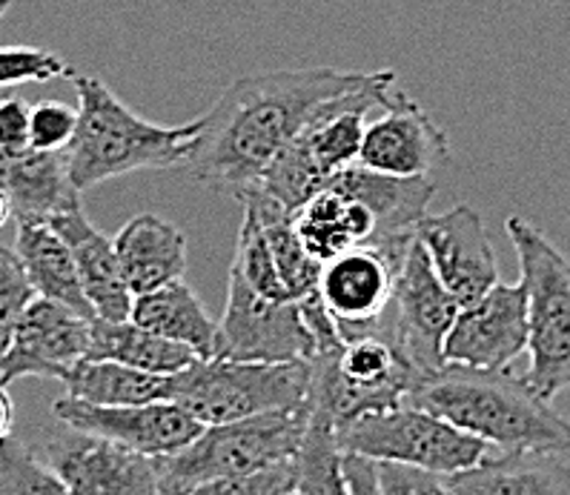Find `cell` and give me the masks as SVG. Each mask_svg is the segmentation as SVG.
Returning a JSON list of instances; mask_svg holds the SVG:
<instances>
[{
	"instance_id": "cell-1",
	"label": "cell",
	"mask_w": 570,
	"mask_h": 495,
	"mask_svg": "<svg viewBox=\"0 0 570 495\" xmlns=\"http://www.w3.org/2000/svg\"><path fill=\"white\" fill-rule=\"evenodd\" d=\"M373 72L333 67L278 69L229 83L204 118L184 169L215 192H247L273 158L316 121L324 107L367 87Z\"/></svg>"
},
{
	"instance_id": "cell-21",
	"label": "cell",
	"mask_w": 570,
	"mask_h": 495,
	"mask_svg": "<svg viewBox=\"0 0 570 495\" xmlns=\"http://www.w3.org/2000/svg\"><path fill=\"white\" fill-rule=\"evenodd\" d=\"M448 484L456 495H570V462L562 453L488 455Z\"/></svg>"
},
{
	"instance_id": "cell-8",
	"label": "cell",
	"mask_w": 570,
	"mask_h": 495,
	"mask_svg": "<svg viewBox=\"0 0 570 495\" xmlns=\"http://www.w3.org/2000/svg\"><path fill=\"white\" fill-rule=\"evenodd\" d=\"M462 304L439 281L419 238L396 269L393 301L373 333L396 344L419 375L444 367L442 347Z\"/></svg>"
},
{
	"instance_id": "cell-7",
	"label": "cell",
	"mask_w": 570,
	"mask_h": 495,
	"mask_svg": "<svg viewBox=\"0 0 570 495\" xmlns=\"http://www.w3.org/2000/svg\"><path fill=\"white\" fill-rule=\"evenodd\" d=\"M336 435L344 453L364 455L373 462L407 464L439 475L476 467L490 455L488 442L407 402L362 415Z\"/></svg>"
},
{
	"instance_id": "cell-32",
	"label": "cell",
	"mask_w": 570,
	"mask_h": 495,
	"mask_svg": "<svg viewBox=\"0 0 570 495\" xmlns=\"http://www.w3.org/2000/svg\"><path fill=\"white\" fill-rule=\"evenodd\" d=\"M72 67L61 55L38 47H3L0 49V87L18 83H47L55 78H72Z\"/></svg>"
},
{
	"instance_id": "cell-12",
	"label": "cell",
	"mask_w": 570,
	"mask_h": 495,
	"mask_svg": "<svg viewBox=\"0 0 570 495\" xmlns=\"http://www.w3.org/2000/svg\"><path fill=\"white\" fill-rule=\"evenodd\" d=\"M43 458L72 495H161L155 458L101 435L63 427L47 442Z\"/></svg>"
},
{
	"instance_id": "cell-9",
	"label": "cell",
	"mask_w": 570,
	"mask_h": 495,
	"mask_svg": "<svg viewBox=\"0 0 570 495\" xmlns=\"http://www.w3.org/2000/svg\"><path fill=\"white\" fill-rule=\"evenodd\" d=\"M218 329V358L229 362L287 364L309 362L318 355L302 304L255 293L235 267H229L227 309Z\"/></svg>"
},
{
	"instance_id": "cell-24",
	"label": "cell",
	"mask_w": 570,
	"mask_h": 495,
	"mask_svg": "<svg viewBox=\"0 0 570 495\" xmlns=\"http://www.w3.org/2000/svg\"><path fill=\"white\" fill-rule=\"evenodd\" d=\"M296 232L318 264L333 261L336 255L347 253L350 247L370 244L376 238L379 224L367 207L336 192V189H324L309 204H304L293 215Z\"/></svg>"
},
{
	"instance_id": "cell-17",
	"label": "cell",
	"mask_w": 570,
	"mask_h": 495,
	"mask_svg": "<svg viewBox=\"0 0 570 495\" xmlns=\"http://www.w3.org/2000/svg\"><path fill=\"white\" fill-rule=\"evenodd\" d=\"M327 187L373 212L379 232L370 244L396 261H404L410 244L416 241V224L428 218V207L436 195L430 178H396V175L373 172L362 164L333 175Z\"/></svg>"
},
{
	"instance_id": "cell-36",
	"label": "cell",
	"mask_w": 570,
	"mask_h": 495,
	"mask_svg": "<svg viewBox=\"0 0 570 495\" xmlns=\"http://www.w3.org/2000/svg\"><path fill=\"white\" fill-rule=\"evenodd\" d=\"M29 121H32V107L18 95H7L0 101V149L7 152L29 149Z\"/></svg>"
},
{
	"instance_id": "cell-11",
	"label": "cell",
	"mask_w": 570,
	"mask_h": 495,
	"mask_svg": "<svg viewBox=\"0 0 570 495\" xmlns=\"http://www.w3.org/2000/svg\"><path fill=\"white\" fill-rule=\"evenodd\" d=\"M92 321L52 298H35L14 329L9 349L0 355V384L18 378H58L89 358Z\"/></svg>"
},
{
	"instance_id": "cell-33",
	"label": "cell",
	"mask_w": 570,
	"mask_h": 495,
	"mask_svg": "<svg viewBox=\"0 0 570 495\" xmlns=\"http://www.w3.org/2000/svg\"><path fill=\"white\" fill-rule=\"evenodd\" d=\"M78 129V109L61 101H41L32 107L29 147L38 152H67Z\"/></svg>"
},
{
	"instance_id": "cell-15",
	"label": "cell",
	"mask_w": 570,
	"mask_h": 495,
	"mask_svg": "<svg viewBox=\"0 0 570 495\" xmlns=\"http://www.w3.org/2000/svg\"><path fill=\"white\" fill-rule=\"evenodd\" d=\"M448 158L444 129L407 92L393 89L387 107L367 123L358 164L396 178H428Z\"/></svg>"
},
{
	"instance_id": "cell-29",
	"label": "cell",
	"mask_w": 570,
	"mask_h": 495,
	"mask_svg": "<svg viewBox=\"0 0 570 495\" xmlns=\"http://www.w3.org/2000/svg\"><path fill=\"white\" fill-rule=\"evenodd\" d=\"M0 495H72L47 458L9 435L0 442Z\"/></svg>"
},
{
	"instance_id": "cell-3",
	"label": "cell",
	"mask_w": 570,
	"mask_h": 495,
	"mask_svg": "<svg viewBox=\"0 0 570 495\" xmlns=\"http://www.w3.org/2000/svg\"><path fill=\"white\" fill-rule=\"evenodd\" d=\"M78 92V129L67 149L69 178L78 192L141 169L184 167L204 118L164 127L138 112L92 75H72Z\"/></svg>"
},
{
	"instance_id": "cell-40",
	"label": "cell",
	"mask_w": 570,
	"mask_h": 495,
	"mask_svg": "<svg viewBox=\"0 0 570 495\" xmlns=\"http://www.w3.org/2000/svg\"><path fill=\"white\" fill-rule=\"evenodd\" d=\"M9 7H12V0H0V18L9 12Z\"/></svg>"
},
{
	"instance_id": "cell-31",
	"label": "cell",
	"mask_w": 570,
	"mask_h": 495,
	"mask_svg": "<svg viewBox=\"0 0 570 495\" xmlns=\"http://www.w3.org/2000/svg\"><path fill=\"white\" fill-rule=\"evenodd\" d=\"M35 298L38 293L29 284L27 269H23L14 247L9 249L7 244H0V355L9 349L14 329Z\"/></svg>"
},
{
	"instance_id": "cell-41",
	"label": "cell",
	"mask_w": 570,
	"mask_h": 495,
	"mask_svg": "<svg viewBox=\"0 0 570 495\" xmlns=\"http://www.w3.org/2000/svg\"><path fill=\"white\" fill-rule=\"evenodd\" d=\"M275 495H296V489H282V493H275Z\"/></svg>"
},
{
	"instance_id": "cell-28",
	"label": "cell",
	"mask_w": 570,
	"mask_h": 495,
	"mask_svg": "<svg viewBox=\"0 0 570 495\" xmlns=\"http://www.w3.org/2000/svg\"><path fill=\"white\" fill-rule=\"evenodd\" d=\"M309 413V409H307ZM298 495H350L344 475V449L338 447L336 427L318 413H309L307 433L296 458Z\"/></svg>"
},
{
	"instance_id": "cell-16",
	"label": "cell",
	"mask_w": 570,
	"mask_h": 495,
	"mask_svg": "<svg viewBox=\"0 0 570 495\" xmlns=\"http://www.w3.org/2000/svg\"><path fill=\"white\" fill-rule=\"evenodd\" d=\"M402 261L390 258L373 244H358L333 261L322 264L318 295L336 318L342 338L367 335L379 327L393 301V284Z\"/></svg>"
},
{
	"instance_id": "cell-20",
	"label": "cell",
	"mask_w": 570,
	"mask_h": 495,
	"mask_svg": "<svg viewBox=\"0 0 570 495\" xmlns=\"http://www.w3.org/2000/svg\"><path fill=\"white\" fill-rule=\"evenodd\" d=\"M115 249L135 298L184 281L187 275V238L175 224L158 215H135L115 235Z\"/></svg>"
},
{
	"instance_id": "cell-35",
	"label": "cell",
	"mask_w": 570,
	"mask_h": 495,
	"mask_svg": "<svg viewBox=\"0 0 570 495\" xmlns=\"http://www.w3.org/2000/svg\"><path fill=\"white\" fill-rule=\"evenodd\" d=\"M282 489H296V467L293 462L278 464L273 469H264L249 478H227V482H213L193 489L187 495H275Z\"/></svg>"
},
{
	"instance_id": "cell-42",
	"label": "cell",
	"mask_w": 570,
	"mask_h": 495,
	"mask_svg": "<svg viewBox=\"0 0 570 495\" xmlns=\"http://www.w3.org/2000/svg\"><path fill=\"white\" fill-rule=\"evenodd\" d=\"M296 495H298V493H296Z\"/></svg>"
},
{
	"instance_id": "cell-26",
	"label": "cell",
	"mask_w": 570,
	"mask_h": 495,
	"mask_svg": "<svg viewBox=\"0 0 570 495\" xmlns=\"http://www.w3.org/2000/svg\"><path fill=\"white\" fill-rule=\"evenodd\" d=\"M69 398L98 407H129V404L167 402L169 375L144 373L115 362L83 358L61 378Z\"/></svg>"
},
{
	"instance_id": "cell-19",
	"label": "cell",
	"mask_w": 570,
	"mask_h": 495,
	"mask_svg": "<svg viewBox=\"0 0 570 495\" xmlns=\"http://www.w3.org/2000/svg\"><path fill=\"white\" fill-rule=\"evenodd\" d=\"M0 189L18 224H49L55 215L81 207V192L69 178L67 152L0 149Z\"/></svg>"
},
{
	"instance_id": "cell-38",
	"label": "cell",
	"mask_w": 570,
	"mask_h": 495,
	"mask_svg": "<svg viewBox=\"0 0 570 495\" xmlns=\"http://www.w3.org/2000/svg\"><path fill=\"white\" fill-rule=\"evenodd\" d=\"M12 424H14V404L9 398V389L0 384V442H7L9 435H12Z\"/></svg>"
},
{
	"instance_id": "cell-39",
	"label": "cell",
	"mask_w": 570,
	"mask_h": 495,
	"mask_svg": "<svg viewBox=\"0 0 570 495\" xmlns=\"http://www.w3.org/2000/svg\"><path fill=\"white\" fill-rule=\"evenodd\" d=\"M9 218H12V204H9L7 192L0 189V227H3V224H7Z\"/></svg>"
},
{
	"instance_id": "cell-2",
	"label": "cell",
	"mask_w": 570,
	"mask_h": 495,
	"mask_svg": "<svg viewBox=\"0 0 570 495\" xmlns=\"http://www.w3.org/2000/svg\"><path fill=\"white\" fill-rule=\"evenodd\" d=\"M407 404L439 415L504 453H568L570 422L550 407L524 375L444 364L419 375Z\"/></svg>"
},
{
	"instance_id": "cell-10",
	"label": "cell",
	"mask_w": 570,
	"mask_h": 495,
	"mask_svg": "<svg viewBox=\"0 0 570 495\" xmlns=\"http://www.w3.org/2000/svg\"><path fill=\"white\" fill-rule=\"evenodd\" d=\"M55 418L63 427L81 429L89 435H101L107 442L141 453L147 458H164L202 435L204 424L175 402L129 404V407H98V404L78 402V398H58L52 404Z\"/></svg>"
},
{
	"instance_id": "cell-4",
	"label": "cell",
	"mask_w": 570,
	"mask_h": 495,
	"mask_svg": "<svg viewBox=\"0 0 570 495\" xmlns=\"http://www.w3.org/2000/svg\"><path fill=\"white\" fill-rule=\"evenodd\" d=\"M307 407H302L204 427L193 444L155 458L161 495H187L204 484L249 478L293 462L307 433Z\"/></svg>"
},
{
	"instance_id": "cell-27",
	"label": "cell",
	"mask_w": 570,
	"mask_h": 495,
	"mask_svg": "<svg viewBox=\"0 0 570 495\" xmlns=\"http://www.w3.org/2000/svg\"><path fill=\"white\" fill-rule=\"evenodd\" d=\"M333 175L318 164V158L309 152L307 141L298 135L282 152L275 155L273 164L264 169V175L249 189L262 192L264 198L275 201L284 212L296 215L304 204H309L318 192H324Z\"/></svg>"
},
{
	"instance_id": "cell-25",
	"label": "cell",
	"mask_w": 570,
	"mask_h": 495,
	"mask_svg": "<svg viewBox=\"0 0 570 495\" xmlns=\"http://www.w3.org/2000/svg\"><path fill=\"white\" fill-rule=\"evenodd\" d=\"M89 358L95 362H115L124 367L144 369L155 375H175L198 362L193 349L167 341L161 335L138 327L135 321H92V347Z\"/></svg>"
},
{
	"instance_id": "cell-23",
	"label": "cell",
	"mask_w": 570,
	"mask_h": 495,
	"mask_svg": "<svg viewBox=\"0 0 570 495\" xmlns=\"http://www.w3.org/2000/svg\"><path fill=\"white\" fill-rule=\"evenodd\" d=\"M14 253L27 269L29 284L41 298H52L58 304H67L75 313L95 318L72 249L67 247L61 235L55 232L52 224H18Z\"/></svg>"
},
{
	"instance_id": "cell-14",
	"label": "cell",
	"mask_w": 570,
	"mask_h": 495,
	"mask_svg": "<svg viewBox=\"0 0 570 495\" xmlns=\"http://www.w3.org/2000/svg\"><path fill=\"white\" fill-rule=\"evenodd\" d=\"M416 238L436 269L439 281L462 307L482 298L499 284L497 253L482 215L468 204L422 218L416 224Z\"/></svg>"
},
{
	"instance_id": "cell-18",
	"label": "cell",
	"mask_w": 570,
	"mask_h": 495,
	"mask_svg": "<svg viewBox=\"0 0 570 495\" xmlns=\"http://www.w3.org/2000/svg\"><path fill=\"white\" fill-rule=\"evenodd\" d=\"M55 232L61 235L67 247L72 249L78 275H81L87 301L92 304L95 318L104 321H129L135 295L124 278L121 258L115 249V238L95 229L83 207H75L63 215H55Z\"/></svg>"
},
{
	"instance_id": "cell-6",
	"label": "cell",
	"mask_w": 570,
	"mask_h": 495,
	"mask_svg": "<svg viewBox=\"0 0 570 495\" xmlns=\"http://www.w3.org/2000/svg\"><path fill=\"white\" fill-rule=\"evenodd\" d=\"M517 249L519 273L528 293V353L524 382L553 402L570 389V261L519 215L504 221Z\"/></svg>"
},
{
	"instance_id": "cell-5",
	"label": "cell",
	"mask_w": 570,
	"mask_h": 495,
	"mask_svg": "<svg viewBox=\"0 0 570 495\" xmlns=\"http://www.w3.org/2000/svg\"><path fill=\"white\" fill-rule=\"evenodd\" d=\"M309 387L313 358L287 364L198 358L181 373L169 375L167 402L181 404L204 427H215L307 407Z\"/></svg>"
},
{
	"instance_id": "cell-30",
	"label": "cell",
	"mask_w": 570,
	"mask_h": 495,
	"mask_svg": "<svg viewBox=\"0 0 570 495\" xmlns=\"http://www.w3.org/2000/svg\"><path fill=\"white\" fill-rule=\"evenodd\" d=\"M233 267L244 275V281L255 289V293L267 295V298H282V301H296L284 287L278 267L269 253L267 235H264L262 221L255 218L253 209L244 207V221L238 229V244H235Z\"/></svg>"
},
{
	"instance_id": "cell-13",
	"label": "cell",
	"mask_w": 570,
	"mask_h": 495,
	"mask_svg": "<svg viewBox=\"0 0 570 495\" xmlns=\"http://www.w3.org/2000/svg\"><path fill=\"white\" fill-rule=\"evenodd\" d=\"M528 349V293L524 284H502L459 309L444 338V364L504 369Z\"/></svg>"
},
{
	"instance_id": "cell-34",
	"label": "cell",
	"mask_w": 570,
	"mask_h": 495,
	"mask_svg": "<svg viewBox=\"0 0 570 495\" xmlns=\"http://www.w3.org/2000/svg\"><path fill=\"white\" fill-rule=\"evenodd\" d=\"M379 484L384 495H456L450 489L448 475L430 473V469L407 467V464L376 462Z\"/></svg>"
},
{
	"instance_id": "cell-22",
	"label": "cell",
	"mask_w": 570,
	"mask_h": 495,
	"mask_svg": "<svg viewBox=\"0 0 570 495\" xmlns=\"http://www.w3.org/2000/svg\"><path fill=\"white\" fill-rule=\"evenodd\" d=\"M129 321L149 329V333L161 335L167 341L193 349L204 362L218 358V335H222L218 321L209 318L202 298L184 281L167 284V287L155 289V293L138 295Z\"/></svg>"
},
{
	"instance_id": "cell-37",
	"label": "cell",
	"mask_w": 570,
	"mask_h": 495,
	"mask_svg": "<svg viewBox=\"0 0 570 495\" xmlns=\"http://www.w3.org/2000/svg\"><path fill=\"white\" fill-rule=\"evenodd\" d=\"M344 475L350 495H384L379 484V464L373 458L344 453Z\"/></svg>"
}]
</instances>
